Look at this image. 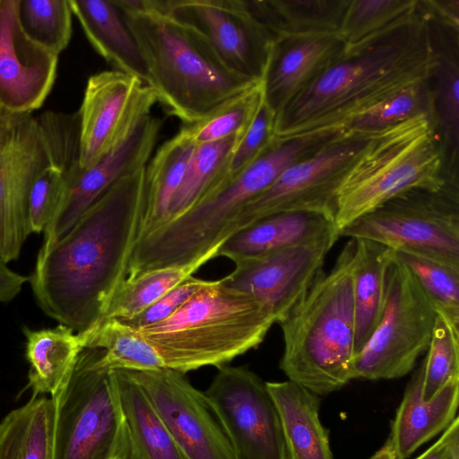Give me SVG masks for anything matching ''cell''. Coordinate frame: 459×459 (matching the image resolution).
<instances>
[{
    "label": "cell",
    "mask_w": 459,
    "mask_h": 459,
    "mask_svg": "<svg viewBox=\"0 0 459 459\" xmlns=\"http://www.w3.org/2000/svg\"><path fill=\"white\" fill-rule=\"evenodd\" d=\"M145 168L117 181L56 241L42 246L29 277L42 311L75 333L102 318L127 275L138 238Z\"/></svg>",
    "instance_id": "6da1fadb"
},
{
    "label": "cell",
    "mask_w": 459,
    "mask_h": 459,
    "mask_svg": "<svg viewBox=\"0 0 459 459\" xmlns=\"http://www.w3.org/2000/svg\"><path fill=\"white\" fill-rule=\"evenodd\" d=\"M436 53L427 15L417 10L360 48L344 53L276 117L281 141L345 126L398 91L431 80Z\"/></svg>",
    "instance_id": "7a4b0ae2"
},
{
    "label": "cell",
    "mask_w": 459,
    "mask_h": 459,
    "mask_svg": "<svg viewBox=\"0 0 459 459\" xmlns=\"http://www.w3.org/2000/svg\"><path fill=\"white\" fill-rule=\"evenodd\" d=\"M337 128L275 140L239 172L221 180L189 211L138 240L132 251L127 277L146 271L186 264L227 238L238 211L273 185L291 165L315 153L337 135Z\"/></svg>",
    "instance_id": "3957f363"
},
{
    "label": "cell",
    "mask_w": 459,
    "mask_h": 459,
    "mask_svg": "<svg viewBox=\"0 0 459 459\" xmlns=\"http://www.w3.org/2000/svg\"><path fill=\"white\" fill-rule=\"evenodd\" d=\"M356 239L350 238L329 273L321 272L304 298L278 324L284 349L280 368L318 396L353 380L352 269Z\"/></svg>",
    "instance_id": "277c9868"
},
{
    "label": "cell",
    "mask_w": 459,
    "mask_h": 459,
    "mask_svg": "<svg viewBox=\"0 0 459 459\" xmlns=\"http://www.w3.org/2000/svg\"><path fill=\"white\" fill-rule=\"evenodd\" d=\"M122 12L145 61L149 86L185 124L258 82L229 70L200 33L168 14Z\"/></svg>",
    "instance_id": "5b68a950"
},
{
    "label": "cell",
    "mask_w": 459,
    "mask_h": 459,
    "mask_svg": "<svg viewBox=\"0 0 459 459\" xmlns=\"http://www.w3.org/2000/svg\"><path fill=\"white\" fill-rule=\"evenodd\" d=\"M274 323L259 301L220 279L210 281L162 322L137 330L165 368L186 374L221 368L257 348Z\"/></svg>",
    "instance_id": "8992f818"
},
{
    "label": "cell",
    "mask_w": 459,
    "mask_h": 459,
    "mask_svg": "<svg viewBox=\"0 0 459 459\" xmlns=\"http://www.w3.org/2000/svg\"><path fill=\"white\" fill-rule=\"evenodd\" d=\"M448 182L433 117H415L377 134L367 144L338 190L335 227L340 231L405 192L437 190Z\"/></svg>",
    "instance_id": "52a82bcc"
},
{
    "label": "cell",
    "mask_w": 459,
    "mask_h": 459,
    "mask_svg": "<svg viewBox=\"0 0 459 459\" xmlns=\"http://www.w3.org/2000/svg\"><path fill=\"white\" fill-rule=\"evenodd\" d=\"M83 348L55 406L54 459H126L127 432L114 370Z\"/></svg>",
    "instance_id": "ba28073f"
},
{
    "label": "cell",
    "mask_w": 459,
    "mask_h": 459,
    "mask_svg": "<svg viewBox=\"0 0 459 459\" xmlns=\"http://www.w3.org/2000/svg\"><path fill=\"white\" fill-rule=\"evenodd\" d=\"M339 236L371 240L459 267V184L405 192L358 218Z\"/></svg>",
    "instance_id": "9c48e42d"
},
{
    "label": "cell",
    "mask_w": 459,
    "mask_h": 459,
    "mask_svg": "<svg viewBox=\"0 0 459 459\" xmlns=\"http://www.w3.org/2000/svg\"><path fill=\"white\" fill-rule=\"evenodd\" d=\"M437 311L411 273L394 257L386 270L380 322L353 359V379H396L416 366L430 343Z\"/></svg>",
    "instance_id": "30bf717a"
},
{
    "label": "cell",
    "mask_w": 459,
    "mask_h": 459,
    "mask_svg": "<svg viewBox=\"0 0 459 459\" xmlns=\"http://www.w3.org/2000/svg\"><path fill=\"white\" fill-rule=\"evenodd\" d=\"M376 134L346 128L315 153L289 167L238 211L228 228L227 238L277 212H312L334 220L336 196L342 180Z\"/></svg>",
    "instance_id": "8fae6325"
},
{
    "label": "cell",
    "mask_w": 459,
    "mask_h": 459,
    "mask_svg": "<svg viewBox=\"0 0 459 459\" xmlns=\"http://www.w3.org/2000/svg\"><path fill=\"white\" fill-rule=\"evenodd\" d=\"M52 162L39 117L0 110V258L19 257L30 235L28 199L37 176Z\"/></svg>",
    "instance_id": "7c38bea8"
},
{
    "label": "cell",
    "mask_w": 459,
    "mask_h": 459,
    "mask_svg": "<svg viewBox=\"0 0 459 459\" xmlns=\"http://www.w3.org/2000/svg\"><path fill=\"white\" fill-rule=\"evenodd\" d=\"M236 459H287L280 415L263 381L244 367L222 366L204 392Z\"/></svg>",
    "instance_id": "4fadbf2b"
},
{
    "label": "cell",
    "mask_w": 459,
    "mask_h": 459,
    "mask_svg": "<svg viewBox=\"0 0 459 459\" xmlns=\"http://www.w3.org/2000/svg\"><path fill=\"white\" fill-rule=\"evenodd\" d=\"M339 238L337 228L332 226L293 246L238 260L235 269L221 280L259 301L278 324L323 272L325 257Z\"/></svg>",
    "instance_id": "5bb4252c"
},
{
    "label": "cell",
    "mask_w": 459,
    "mask_h": 459,
    "mask_svg": "<svg viewBox=\"0 0 459 459\" xmlns=\"http://www.w3.org/2000/svg\"><path fill=\"white\" fill-rule=\"evenodd\" d=\"M157 101L153 89L134 75L118 70L91 75L77 111L80 169L117 149Z\"/></svg>",
    "instance_id": "9a60e30c"
},
{
    "label": "cell",
    "mask_w": 459,
    "mask_h": 459,
    "mask_svg": "<svg viewBox=\"0 0 459 459\" xmlns=\"http://www.w3.org/2000/svg\"><path fill=\"white\" fill-rule=\"evenodd\" d=\"M160 13L200 33L229 70L263 81L276 38L244 0H162Z\"/></svg>",
    "instance_id": "2e32d148"
},
{
    "label": "cell",
    "mask_w": 459,
    "mask_h": 459,
    "mask_svg": "<svg viewBox=\"0 0 459 459\" xmlns=\"http://www.w3.org/2000/svg\"><path fill=\"white\" fill-rule=\"evenodd\" d=\"M127 372L146 394L185 459H236L206 395L184 373L165 368Z\"/></svg>",
    "instance_id": "e0dca14e"
},
{
    "label": "cell",
    "mask_w": 459,
    "mask_h": 459,
    "mask_svg": "<svg viewBox=\"0 0 459 459\" xmlns=\"http://www.w3.org/2000/svg\"><path fill=\"white\" fill-rule=\"evenodd\" d=\"M18 7L19 0H0V110L33 114L51 92L58 56L25 34Z\"/></svg>",
    "instance_id": "ac0fdd59"
},
{
    "label": "cell",
    "mask_w": 459,
    "mask_h": 459,
    "mask_svg": "<svg viewBox=\"0 0 459 459\" xmlns=\"http://www.w3.org/2000/svg\"><path fill=\"white\" fill-rule=\"evenodd\" d=\"M161 126L162 121L158 117L146 116L117 149L91 168L80 169L69 180L65 196L44 230L42 246H49L60 238L121 178L147 166Z\"/></svg>",
    "instance_id": "d6986e66"
},
{
    "label": "cell",
    "mask_w": 459,
    "mask_h": 459,
    "mask_svg": "<svg viewBox=\"0 0 459 459\" xmlns=\"http://www.w3.org/2000/svg\"><path fill=\"white\" fill-rule=\"evenodd\" d=\"M344 53L337 33L277 39L263 78L264 103L277 117Z\"/></svg>",
    "instance_id": "ffe728a7"
},
{
    "label": "cell",
    "mask_w": 459,
    "mask_h": 459,
    "mask_svg": "<svg viewBox=\"0 0 459 459\" xmlns=\"http://www.w3.org/2000/svg\"><path fill=\"white\" fill-rule=\"evenodd\" d=\"M426 15L436 53L431 77L433 120L446 178L459 183V28Z\"/></svg>",
    "instance_id": "44dd1931"
},
{
    "label": "cell",
    "mask_w": 459,
    "mask_h": 459,
    "mask_svg": "<svg viewBox=\"0 0 459 459\" xmlns=\"http://www.w3.org/2000/svg\"><path fill=\"white\" fill-rule=\"evenodd\" d=\"M423 361L412 373L391 423L387 437L395 459H409L422 445L442 433L455 419L459 378L447 382L432 398L422 396Z\"/></svg>",
    "instance_id": "7402d4cb"
},
{
    "label": "cell",
    "mask_w": 459,
    "mask_h": 459,
    "mask_svg": "<svg viewBox=\"0 0 459 459\" xmlns=\"http://www.w3.org/2000/svg\"><path fill=\"white\" fill-rule=\"evenodd\" d=\"M92 48L116 70L138 77L149 86L147 66L138 43L115 0H69Z\"/></svg>",
    "instance_id": "603a6c76"
},
{
    "label": "cell",
    "mask_w": 459,
    "mask_h": 459,
    "mask_svg": "<svg viewBox=\"0 0 459 459\" xmlns=\"http://www.w3.org/2000/svg\"><path fill=\"white\" fill-rule=\"evenodd\" d=\"M266 385L280 415L287 459H333L319 417L320 396L290 380Z\"/></svg>",
    "instance_id": "cb8c5ba5"
},
{
    "label": "cell",
    "mask_w": 459,
    "mask_h": 459,
    "mask_svg": "<svg viewBox=\"0 0 459 459\" xmlns=\"http://www.w3.org/2000/svg\"><path fill=\"white\" fill-rule=\"evenodd\" d=\"M334 220L312 212H282L262 218L230 236L218 256L234 263L280 250L309 239L332 226Z\"/></svg>",
    "instance_id": "d4e9b609"
},
{
    "label": "cell",
    "mask_w": 459,
    "mask_h": 459,
    "mask_svg": "<svg viewBox=\"0 0 459 459\" xmlns=\"http://www.w3.org/2000/svg\"><path fill=\"white\" fill-rule=\"evenodd\" d=\"M195 145L179 130L157 150L146 166L144 206L137 241L168 222L171 202L183 180Z\"/></svg>",
    "instance_id": "484cf974"
},
{
    "label": "cell",
    "mask_w": 459,
    "mask_h": 459,
    "mask_svg": "<svg viewBox=\"0 0 459 459\" xmlns=\"http://www.w3.org/2000/svg\"><path fill=\"white\" fill-rule=\"evenodd\" d=\"M355 239L352 296L356 356L382 317L385 302L386 270L392 249L371 240Z\"/></svg>",
    "instance_id": "4316f807"
},
{
    "label": "cell",
    "mask_w": 459,
    "mask_h": 459,
    "mask_svg": "<svg viewBox=\"0 0 459 459\" xmlns=\"http://www.w3.org/2000/svg\"><path fill=\"white\" fill-rule=\"evenodd\" d=\"M127 432L126 459H185L141 386L114 370Z\"/></svg>",
    "instance_id": "83f0119b"
},
{
    "label": "cell",
    "mask_w": 459,
    "mask_h": 459,
    "mask_svg": "<svg viewBox=\"0 0 459 459\" xmlns=\"http://www.w3.org/2000/svg\"><path fill=\"white\" fill-rule=\"evenodd\" d=\"M350 0H244L250 13L277 39L337 33Z\"/></svg>",
    "instance_id": "f1b7e54d"
},
{
    "label": "cell",
    "mask_w": 459,
    "mask_h": 459,
    "mask_svg": "<svg viewBox=\"0 0 459 459\" xmlns=\"http://www.w3.org/2000/svg\"><path fill=\"white\" fill-rule=\"evenodd\" d=\"M24 334L32 396L49 394L52 397L68 379L83 349L80 338L63 325L41 330L27 328Z\"/></svg>",
    "instance_id": "f546056e"
},
{
    "label": "cell",
    "mask_w": 459,
    "mask_h": 459,
    "mask_svg": "<svg viewBox=\"0 0 459 459\" xmlns=\"http://www.w3.org/2000/svg\"><path fill=\"white\" fill-rule=\"evenodd\" d=\"M54 402L32 396L0 422V459H54Z\"/></svg>",
    "instance_id": "4dcf8cb0"
},
{
    "label": "cell",
    "mask_w": 459,
    "mask_h": 459,
    "mask_svg": "<svg viewBox=\"0 0 459 459\" xmlns=\"http://www.w3.org/2000/svg\"><path fill=\"white\" fill-rule=\"evenodd\" d=\"M221 245L192 263L149 270L132 278L126 277L111 296L101 319L126 320L136 316L191 277L208 261L217 257Z\"/></svg>",
    "instance_id": "1f68e13d"
},
{
    "label": "cell",
    "mask_w": 459,
    "mask_h": 459,
    "mask_svg": "<svg viewBox=\"0 0 459 459\" xmlns=\"http://www.w3.org/2000/svg\"><path fill=\"white\" fill-rule=\"evenodd\" d=\"M78 336L82 348L103 350V363L112 370L164 368L157 351L142 333L118 319H101L91 329Z\"/></svg>",
    "instance_id": "d6a6232c"
},
{
    "label": "cell",
    "mask_w": 459,
    "mask_h": 459,
    "mask_svg": "<svg viewBox=\"0 0 459 459\" xmlns=\"http://www.w3.org/2000/svg\"><path fill=\"white\" fill-rule=\"evenodd\" d=\"M243 133L195 145L171 202L168 222L196 205L224 178L232 151Z\"/></svg>",
    "instance_id": "836d02e7"
},
{
    "label": "cell",
    "mask_w": 459,
    "mask_h": 459,
    "mask_svg": "<svg viewBox=\"0 0 459 459\" xmlns=\"http://www.w3.org/2000/svg\"><path fill=\"white\" fill-rule=\"evenodd\" d=\"M419 0H350L337 35L351 52L409 17Z\"/></svg>",
    "instance_id": "e575fe53"
},
{
    "label": "cell",
    "mask_w": 459,
    "mask_h": 459,
    "mask_svg": "<svg viewBox=\"0 0 459 459\" xmlns=\"http://www.w3.org/2000/svg\"><path fill=\"white\" fill-rule=\"evenodd\" d=\"M264 102L263 81L226 100L181 131L195 144L221 140L245 132Z\"/></svg>",
    "instance_id": "d590c367"
},
{
    "label": "cell",
    "mask_w": 459,
    "mask_h": 459,
    "mask_svg": "<svg viewBox=\"0 0 459 459\" xmlns=\"http://www.w3.org/2000/svg\"><path fill=\"white\" fill-rule=\"evenodd\" d=\"M393 254L411 273L437 315L459 331V267L415 253Z\"/></svg>",
    "instance_id": "8d00e7d4"
},
{
    "label": "cell",
    "mask_w": 459,
    "mask_h": 459,
    "mask_svg": "<svg viewBox=\"0 0 459 459\" xmlns=\"http://www.w3.org/2000/svg\"><path fill=\"white\" fill-rule=\"evenodd\" d=\"M18 17L22 30L34 42L59 56L73 32L69 0H19Z\"/></svg>",
    "instance_id": "74e56055"
},
{
    "label": "cell",
    "mask_w": 459,
    "mask_h": 459,
    "mask_svg": "<svg viewBox=\"0 0 459 459\" xmlns=\"http://www.w3.org/2000/svg\"><path fill=\"white\" fill-rule=\"evenodd\" d=\"M420 115L433 117L431 80L411 85L349 122L347 129L377 134Z\"/></svg>",
    "instance_id": "f35d334b"
},
{
    "label": "cell",
    "mask_w": 459,
    "mask_h": 459,
    "mask_svg": "<svg viewBox=\"0 0 459 459\" xmlns=\"http://www.w3.org/2000/svg\"><path fill=\"white\" fill-rule=\"evenodd\" d=\"M79 169L78 160L52 155V162L37 176L29 194L30 234L44 232L65 196L69 179Z\"/></svg>",
    "instance_id": "ab89813d"
},
{
    "label": "cell",
    "mask_w": 459,
    "mask_h": 459,
    "mask_svg": "<svg viewBox=\"0 0 459 459\" xmlns=\"http://www.w3.org/2000/svg\"><path fill=\"white\" fill-rule=\"evenodd\" d=\"M423 361L422 396L432 398L447 382L459 378V331L437 315Z\"/></svg>",
    "instance_id": "60d3db41"
},
{
    "label": "cell",
    "mask_w": 459,
    "mask_h": 459,
    "mask_svg": "<svg viewBox=\"0 0 459 459\" xmlns=\"http://www.w3.org/2000/svg\"><path fill=\"white\" fill-rule=\"evenodd\" d=\"M275 114L264 100L254 119L236 143L224 178L252 163L275 141Z\"/></svg>",
    "instance_id": "b9f144b4"
},
{
    "label": "cell",
    "mask_w": 459,
    "mask_h": 459,
    "mask_svg": "<svg viewBox=\"0 0 459 459\" xmlns=\"http://www.w3.org/2000/svg\"><path fill=\"white\" fill-rule=\"evenodd\" d=\"M209 282L210 281L191 276L172 288L136 316L120 321L135 329H142L162 322L172 316L195 293L204 288Z\"/></svg>",
    "instance_id": "7bdbcfd3"
},
{
    "label": "cell",
    "mask_w": 459,
    "mask_h": 459,
    "mask_svg": "<svg viewBox=\"0 0 459 459\" xmlns=\"http://www.w3.org/2000/svg\"><path fill=\"white\" fill-rule=\"evenodd\" d=\"M415 459H459L458 416L442 432L439 438Z\"/></svg>",
    "instance_id": "ee69618b"
},
{
    "label": "cell",
    "mask_w": 459,
    "mask_h": 459,
    "mask_svg": "<svg viewBox=\"0 0 459 459\" xmlns=\"http://www.w3.org/2000/svg\"><path fill=\"white\" fill-rule=\"evenodd\" d=\"M420 3L429 16L459 28L458 0H420Z\"/></svg>",
    "instance_id": "f6af8a7d"
},
{
    "label": "cell",
    "mask_w": 459,
    "mask_h": 459,
    "mask_svg": "<svg viewBox=\"0 0 459 459\" xmlns=\"http://www.w3.org/2000/svg\"><path fill=\"white\" fill-rule=\"evenodd\" d=\"M29 278L11 270L0 259V303L13 300L22 290Z\"/></svg>",
    "instance_id": "bcb514c9"
},
{
    "label": "cell",
    "mask_w": 459,
    "mask_h": 459,
    "mask_svg": "<svg viewBox=\"0 0 459 459\" xmlns=\"http://www.w3.org/2000/svg\"><path fill=\"white\" fill-rule=\"evenodd\" d=\"M368 459H395L389 439Z\"/></svg>",
    "instance_id": "7dc6e473"
}]
</instances>
